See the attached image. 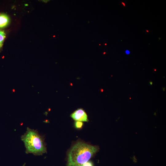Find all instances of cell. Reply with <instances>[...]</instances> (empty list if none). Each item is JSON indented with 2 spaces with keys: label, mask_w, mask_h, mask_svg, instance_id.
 <instances>
[{
  "label": "cell",
  "mask_w": 166,
  "mask_h": 166,
  "mask_svg": "<svg viewBox=\"0 0 166 166\" xmlns=\"http://www.w3.org/2000/svg\"><path fill=\"white\" fill-rule=\"evenodd\" d=\"M149 83L151 85H152V82L151 81L149 82Z\"/></svg>",
  "instance_id": "9c48e42d"
},
{
  "label": "cell",
  "mask_w": 166,
  "mask_h": 166,
  "mask_svg": "<svg viewBox=\"0 0 166 166\" xmlns=\"http://www.w3.org/2000/svg\"><path fill=\"white\" fill-rule=\"evenodd\" d=\"M83 125L82 122L80 121H76L74 123V125L76 128L80 129L81 128Z\"/></svg>",
  "instance_id": "8992f818"
},
{
  "label": "cell",
  "mask_w": 166,
  "mask_h": 166,
  "mask_svg": "<svg viewBox=\"0 0 166 166\" xmlns=\"http://www.w3.org/2000/svg\"><path fill=\"white\" fill-rule=\"evenodd\" d=\"M125 53L127 54H129L130 53V52L128 50H126L125 51Z\"/></svg>",
  "instance_id": "ba28073f"
},
{
  "label": "cell",
  "mask_w": 166,
  "mask_h": 166,
  "mask_svg": "<svg viewBox=\"0 0 166 166\" xmlns=\"http://www.w3.org/2000/svg\"><path fill=\"white\" fill-rule=\"evenodd\" d=\"M6 38V34L4 31L0 30V48L2 46L3 43Z\"/></svg>",
  "instance_id": "5b68a950"
},
{
  "label": "cell",
  "mask_w": 166,
  "mask_h": 166,
  "mask_svg": "<svg viewBox=\"0 0 166 166\" xmlns=\"http://www.w3.org/2000/svg\"><path fill=\"white\" fill-rule=\"evenodd\" d=\"M21 140L24 144L26 153L39 156L47 152L43 137L37 130L27 127L26 132L21 136Z\"/></svg>",
  "instance_id": "7a4b0ae2"
},
{
  "label": "cell",
  "mask_w": 166,
  "mask_h": 166,
  "mask_svg": "<svg viewBox=\"0 0 166 166\" xmlns=\"http://www.w3.org/2000/svg\"><path fill=\"white\" fill-rule=\"evenodd\" d=\"M122 3H123V4L124 5V6H125V5H124V3H123V2H122Z\"/></svg>",
  "instance_id": "8fae6325"
},
{
  "label": "cell",
  "mask_w": 166,
  "mask_h": 166,
  "mask_svg": "<svg viewBox=\"0 0 166 166\" xmlns=\"http://www.w3.org/2000/svg\"><path fill=\"white\" fill-rule=\"evenodd\" d=\"M98 150L96 146L77 142L69 152L67 166H81L88 161Z\"/></svg>",
  "instance_id": "6da1fadb"
},
{
  "label": "cell",
  "mask_w": 166,
  "mask_h": 166,
  "mask_svg": "<svg viewBox=\"0 0 166 166\" xmlns=\"http://www.w3.org/2000/svg\"><path fill=\"white\" fill-rule=\"evenodd\" d=\"M9 22V18L6 14H0V28H3L7 26Z\"/></svg>",
  "instance_id": "277c9868"
},
{
  "label": "cell",
  "mask_w": 166,
  "mask_h": 166,
  "mask_svg": "<svg viewBox=\"0 0 166 166\" xmlns=\"http://www.w3.org/2000/svg\"><path fill=\"white\" fill-rule=\"evenodd\" d=\"M105 53H104V54H105Z\"/></svg>",
  "instance_id": "4fadbf2b"
},
{
  "label": "cell",
  "mask_w": 166,
  "mask_h": 166,
  "mask_svg": "<svg viewBox=\"0 0 166 166\" xmlns=\"http://www.w3.org/2000/svg\"><path fill=\"white\" fill-rule=\"evenodd\" d=\"M105 45H106V44H105Z\"/></svg>",
  "instance_id": "7c38bea8"
},
{
  "label": "cell",
  "mask_w": 166,
  "mask_h": 166,
  "mask_svg": "<svg viewBox=\"0 0 166 166\" xmlns=\"http://www.w3.org/2000/svg\"><path fill=\"white\" fill-rule=\"evenodd\" d=\"M12 91L13 92H15V90L14 89H13Z\"/></svg>",
  "instance_id": "30bf717a"
},
{
  "label": "cell",
  "mask_w": 166,
  "mask_h": 166,
  "mask_svg": "<svg viewBox=\"0 0 166 166\" xmlns=\"http://www.w3.org/2000/svg\"><path fill=\"white\" fill-rule=\"evenodd\" d=\"M70 116L76 121H88L87 115L85 111L82 109H78L75 110L71 114Z\"/></svg>",
  "instance_id": "3957f363"
},
{
  "label": "cell",
  "mask_w": 166,
  "mask_h": 166,
  "mask_svg": "<svg viewBox=\"0 0 166 166\" xmlns=\"http://www.w3.org/2000/svg\"><path fill=\"white\" fill-rule=\"evenodd\" d=\"M81 166H93V163L90 161H88L85 163Z\"/></svg>",
  "instance_id": "52a82bcc"
}]
</instances>
